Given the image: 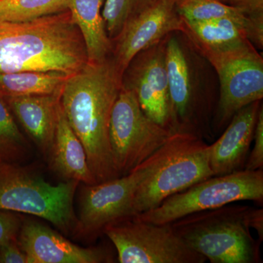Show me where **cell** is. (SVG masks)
<instances>
[{
    "mask_svg": "<svg viewBox=\"0 0 263 263\" xmlns=\"http://www.w3.org/2000/svg\"><path fill=\"white\" fill-rule=\"evenodd\" d=\"M122 86V76L110 57L100 62H88L67 78L62 89V109L84 147L97 183L120 177L112 158L109 125Z\"/></svg>",
    "mask_w": 263,
    "mask_h": 263,
    "instance_id": "cell-1",
    "label": "cell"
},
{
    "mask_svg": "<svg viewBox=\"0 0 263 263\" xmlns=\"http://www.w3.org/2000/svg\"><path fill=\"white\" fill-rule=\"evenodd\" d=\"M87 62L84 39L69 10L26 22L0 19V72L71 76Z\"/></svg>",
    "mask_w": 263,
    "mask_h": 263,
    "instance_id": "cell-2",
    "label": "cell"
},
{
    "mask_svg": "<svg viewBox=\"0 0 263 263\" xmlns=\"http://www.w3.org/2000/svg\"><path fill=\"white\" fill-rule=\"evenodd\" d=\"M255 208L240 204L189 214L170 223L190 248L212 263H259L260 245L251 229Z\"/></svg>",
    "mask_w": 263,
    "mask_h": 263,
    "instance_id": "cell-3",
    "label": "cell"
},
{
    "mask_svg": "<svg viewBox=\"0 0 263 263\" xmlns=\"http://www.w3.org/2000/svg\"><path fill=\"white\" fill-rule=\"evenodd\" d=\"M144 162L148 174L133 197V216L156 209L171 195L214 176L209 163V144L190 132H173Z\"/></svg>",
    "mask_w": 263,
    "mask_h": 263,
    "instance_id": "cell-4",
    "label": "cell"
},
{
    "mask_svg": "<svg viewBox=\"0 0 263 263\" xmlns=\"http://www.w3.org/2000/svg\"><path fill=\"white\" fill-rule=\"evenodd\" d=\"M79 183L53 185L31 169L0 162V210L37 216L65 234L76 233L73 201Z\"/></svg>",
    "mask_w": 263,
    "mask_h": 263,
    "instance_id": "cell-5",
    "label": "cell"
},
{
    "mask_svg": "<svg viewBox=\"0 0 263 263\" xmlns=\"http://www.w3.org/2000/svg\"><path fill=\"white\" fill-rule=\"evenodd\" d=\"M241 201H253L262 205V169L242 170L212 176L167 197L156 209L135 216L154 224H170L193 213Z\"/></svg>",
    "mask_w": 263,
    "mask_h": 263,
    "instance_id": "cell-6",
    "label": "cell"
},
{
    "mask_svg": "<svg viewBox=\"0 0 263 263\" xmlns=\"http://www.w3.org/2000/svg\"><path fill=\"white\" fill-rule=\"evenodd\" d=\"M173 132L147 117L134 92L122 85L109 125L112 158L119 176L129 174L149 158Z\"/></svg>",
    "mask_w": 263,
    "mask_h": 263,
    "instance_id": "cell-7",
    "label": "cell"
},
{
    "mask_svg": "<svg viewBox=\"0 0 263 263\" xmlns=\"http://www.w3.org/2000/svg\"><path fill=\"white\" fill-rule=\"evenodd\" d=\"M121 263H204L205 257L188 247L171 224H158L127 216L104 228Z\"/></svg>",
    "mask_w": 263,
    "mask_h": 263,
    "instance_id": "cell-8",
    "label": "cell"
},
{
    "mask_svg": "<svg viewBox=\"0 0 263 263\" xmlns=\"http://www.w3.org/2000/svg\"><path fill=\"white\" fill-rule=\"evenodd\" d=\"M202 54L215 69L220 84L214 124L219 131L240 109L262 100V57L251 42L230 51Z\"/></svg>",
    "mask_w": 263,
    "mask_h": 263,
    "instance_id": "cell-9",
    "label": "cell"
},
{
    "mask_svg": "<svg viewBox=\"0 0 263 263\" xmlns=\"http://www.w3.org/2000/svg\"><path fill=\"white\" fill-rule=\"evenodd\" d=\"M144 162L129 174L93 185H85L80 197V211L76 233L93 236L103 233L110 223L133 216L132 203L138 184L146 177Z\"/></svg>",
    "mask_w": 263,
    "mask_h": 263,
    "instance_id": "cell-10",
    "label": "cell"
},
{
    "mask_svg": "<svg viewBox=\"0 0 263 263\" xmlns=\"http://www.w3.org/2000/svg\"><path fill=\"white\" fill-rule=\"evenodd\" d=\"M166 40L140 52L122 76L147 117L171 129V107L165 63Z\"/></svg>",
    "mask_w": 263,
    "mask_h": 263,
    "instance_id": "cell-11",
    "label": "cell"
},
{
    "mask_svg": "<svg viewBox=\"0 0 263 263\" xmlns=\"http://www.w3.org/2000/svg\"><path fill=\"white\" fill-rule=\"evenodd\" d=\"M184 30L183 19L174 0H155L150 7L132 19L112 41L111 58L123 76L140 52L160 43L171 33Z\"/></svg>",
    "mask_w": 263,
    "mask_h": 263,
    "instance_id": "cell-12",
    "label": "cell"
},
{
    "mask_svg": "<svg viewBox=\"0 0 263 263\" xmlns=\"http://www.w3.org/2000/svg\"><path fill=\"white\" fill-rule=\"evenodd\" d=\"M165 63L171 99V129L190 132L204 139L201 127L204 108L194 91L187 57L176 37L166 40Z\"/></svg>",
    "mask_w": 263,
    "mask_h": 263,
    "instance_id": "cell-13",
    "label": "cell"
},
{
    "mask_svg": "<svg viewBox=\"0 0 263 263\" xmlns=\"http://www.w3.org/2000/svg\"><path fill=\"white\" fill-rule=\"evenodd\" d=\"M18 241L28 263L113 262L103 249L84 248L74 245L49 227L37 221H23Z\"/></svg>",
    "mask_w": 263,
    "mask_h": 263,
    "instance_id": "cell-14",
    "label": "cell"
},
{
    "mask_svg": "<svg viewBox=\"0 0 263 263\" xmlns=\"http://www.w3.org/2000/svg\"><path fill=\"white\" fill-rule=\"evenodd\" d=\"M261 105L260 101L254 102L238 110L222 135L209 145V163L214 176L245 169Z\"/></svg>",
    "mask_w": 263,
    "mask_h": 263,
    "instance_id": "cell-15",
    "label": "cell"
},
{
    "mask_svg": "<svg viewBox=\"0 0 263 263\" xmlns=\"http://www.w3.org/2000/svg\"><path fill=\"white\" fill-rule=\"evenodd\" d=\"M62 91L50 95L3 98L13 117L46 158L49 157L54 141L61 108Z\"/></svg>",
    "mask_w": 263,
    "mask_h": 263,
    "instance_id": "cell-16",
    "label": "cell"
},
{
    "mask_svg": "<svg viewBox=\"0 0 263 263\" xmlns=\"http://www.w3.org/2000/svg\"><path fill=\"white\" fill-rule=\"evenodd\" d=\"M48 160L53 171L66 181L98 183L88 164L84 147L67 122L62 104Z\"/></svg>",
    "mask_w": 263,
    "mask_h": 263,
    "instance_id": "cell-17",
    "label": "cell"
},
{
    "mask_svg": "<svg viewBox=\"0 0 263 263\" xmlns=\"http://www.w3.org/2000/svg\"><path fill=\"white\" fill-rule=\"evenodd\" d=\"M181 18L188 22L229 19L245 30L249 41L260 49L263 46V16H253L237 7L219 0H180L176 3Z\"/></svg>",
    "mask_w": 263,
    "mask_h": 263,
    "instance_id": "cell-18",
    "label": "cell"
},
{
    "mask_svg": "<svg viewBox=\"0 0 263 263\" xmlns=\"http://www.w3.org/2000/svg\"><path fill=\"white\" fill-rule=\"evenodd\" d=\"M105 0H67V10L80 31L88 62H100L111 57L113 43L109 38L102 8Z\"/></svg>",
    "mask_w": 263,
    "mask_h": 263,
    "instance_id": "cell-19",
    "label": "cell"
},
{
    "mask_svg": "<svg viewBox=\"0 0 263 263\" xmlns=\"http://www.w3.org/2000/svg\"><path fill=\"white\" fill-rule=\"evenodd\" d=\"M183 32L202 53L230 51L250 42L245 30L229 19L205 22H188L183 19Z\"/></svg>",
    "mask_w": 263,
    "mask_h": 263,
    "instance_id": "cell-20",
    "label": "cell"
},
{
    "mask_svg": "<svg viewBox=\"0 0 263 263\" xmlns=\"http://www.w3.org/2000/svg\"><path fill=\"white\" fill-rule=\"evenodd\" d=\"M69 76L55 71L0 72V97L54 94L62 91Z\"/></svg>",
    "mask_w": 263,
    "mask_h": 263,
    "instance_id": "cell-21",
    "label": "cell"
},
{
    "mask_svg": "<svg viewBox=\"0 0 263 263\" xmlns=\"http://www.w3.org/2000/svg\"><path fill=\"white\" fill-rule=\"evenodd\" d=\"M30 146L0 97V162L19 164L30 155Z\"/></svg>",
    "mask_w": 263,
    "mask_h": 263,
    "instance_id": "cell-22",
    "label": "cell"
},
{
    "mask_svg": "<svg viewBox=\"0 0 263 263\" xmlns=\"http://www.w3.org/2000/svg\"><path fill=\"white\" fill-rule=\"evenodd\" d=\"M67 10V0H0V19L26 22Z\"/></svg>",
    "mask_w": 263,
    "mask_h": 263,
    "instance_id": "cell-23",
    "label": "cell"
},
{
    "mask_svg": "<svg viewBox=\"0 0 263 263\" xmlns=\"http://www.w3.org/2000/svg\"><path fill=\"white\" fill-rule=\"evenodd\" d=\"M155 0H105L102 15L111 41L122 32L124 26L148 8Z\"/></svg>",
    "mask_w": 263,
    "mask_h": 263,
    "instance_id": "cell-24",
    "label": "cell"
},
{
    "mask_svg": "<svg viewBox=\"0 0 263 263\" xmlns=\"http://www.w3.org/2000/svg\"><path fill=\"white\" fill-rule=\"evenodd\" d=\"M254 147L249 152L245 169L247 171H257L263 167V108L260 109L256 123L254 133Z\"/></svg>",
    "mask_w": 263,
    "mask_h": 263,
    "instance_id": "cell-25",
    "label": "cell"
},
{
    "mask_svg": "<svg viewBox=\"0 0 263 263\" xmlns=\"http://www.w3.org/2000/svg\"><path fill=\"white\" fill-rule=\"evenodd\" d=\"M23 221L18 213L0 210V246L18 237Z\"/></svg>",
    "mask_w": 263,
    "mask_h": 263,
    "instance_id": "cell-26",
    "label": "cell"
},
{
    "mask_svg": "<svg viewBox=\"0 0 263 263\" xmlns=\"http://www.w3.org/2000/svg\"><path fill=\"white\" fill-rule=\"evenodd\" d=\"M0 263H28L27 255L19 245L18 237L0 246Z\"/></svg>",
    "mask_w": 263,
    "mask_h": 263,
    "instance_id": "cell-27",
    "label": "cell"
},
{
    "mask_svg": "<svg viewBox=\"0 0 263 263\" xmlns=\"http://www.w3.org/2000/svg\"><path fill=\"white\" fill-rule=\"evenodd\" d=\"M232 6L245 10L253 16H263V0H229Z\"/></svg>",
    "mask_w": 263,
    "mask_h": 263,
    "instance_id": "cell-28",
    "label": "cell"
},
{
    "mask_svg": "<svg viewBox=\"0 0 263 263\" xmlns=\"http://www.w3.org/2000/svg\"><path fill=\"white\" fill-rule=\"evenodd\" d=\"M174 1H176V3H178V2H179V1H180V0H174Z\"/></svg>",
    "mask_w": 263,
    "mask_h": 263,
    "instance_id": "cell-29",
    "label": "cell"
}]
</instances>
